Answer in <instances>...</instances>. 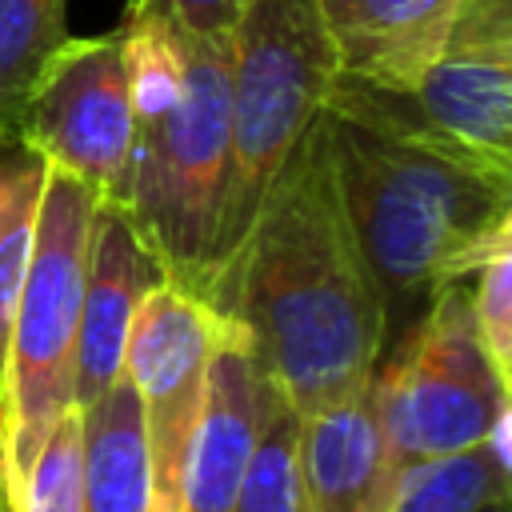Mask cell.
I'll use <instances>...</instances> for the list:
<instances>
[{"mask_svg": "<svg viewBox=\"0 0 512 512\" xmlns=\"http://www.w3.org/2000/svg\"><path fill=\"white\" fill-rule=\"evenodd\" d=\"M84 512H148V452L140 400L120 376L96 404L80 408Z\"/></svg>", "mask_w": 512, "mask_h": 512, "instance_id": "5bb4252c", "label": "cell"}, {"mask_svg": "<svg viewBox=\"0 0 512 512\" xmlns=\"http://www.w3.org/2000/svg\"><path fill=\"white\" fill-rule=\"evenodd\" d=\"M12 512H84V428L80 408H64L40 444Z\"/></svg>", "mask_w": 512, "mask_h": 512, "instance_id": "d6986e66", "label": "cell"}, {"mask_svg": "<svg viewBox=\"0 0 512 512\" xmlns=\"http://www.w3.org/2000/svg\"><path fill=\"white\" fill-rule=\"evenodd\" d=\"M508 472L488 444L412 464L396 476L392 500L384 512H484L496 500H508Z\"/></svg>", "mask_w": 512, "mask_h": 512, "instance_id": "2e32d148", "label": "cell"}, {"mask_svg": "<svg viewBox=\"0 0 512 512\" xmlns=\"http://www.w3.org/2000/svg\"><path fill=\"white\" fill-rule=\"evenodd\" d=\"M184 36V32H180ZM228 36H184L176 104L140 128L128 224L180 292L208 304L228 164Z\"/></svg>", "mask_w": 512, "mask_h": 512, "instance_id": "5b68a950", "label": "cell"}, {"mask_svg": "<svg viewBox=\"0 0 512 512\" xmlns=\"http://www.w3.org/2000/svg\"><path fill=\"white\" fill-rule=\"evenodd\" d=\"M368 396L392 476L484 444L496 416L512 408V392L480 348L468 280L444 284L424 316L380 356Z\"/></svg>", "mask_w": 512, "mask_h": 512, "instance_id": "8992f818", "label": "cell"}, {"mask_svg": "<svg viewBox=\"0 0 512 512\" xmlns=\"http://www.w3.org/2000/svg\"><path fill=\"white\" fill-rule=\"evenodd\" d=\"M120 64L136 124L164 116L184 84V36L164 20H120L116 28Z\"/></svg>", "mask_w": 512, "mask_h": 512, "instance_id": "ac0fdd59", "label": "cell"}, {"mask_svg": "<svg viewBox=\"0 0 512 512\" xmlns=\"http://www.w3.org/2000/svg\"><path fill=\"white\" fill-rule=\"evenodd\" d=\"M160 280L156 264L140 248L132 224L116 208H100L92 216L88 264H84V296L76 324V376L72 404H96L124 376V344L132 316L144 292Z\"/></svg>", "mask_w": 512, "mask_h": 512, "instance_id": "8fae6325", "label": "cell"}, {"mask_svg": "<svg viewBox=\"0 0 512 512\" xmlns=\"http://www.w3.org/2000/svg\"><path fill=\"white\" fill-rule=\"evenodd\" d=\"M468 304L496 380L512 392V244L496 248L468 276Z\"/></svg>", "mask_w": 512, "mask_h": 512, "instance_id": "44dd1931", "label": "cell"}, {"mask_svg": "<svg viewBox=\"0 0 512 512\" xmlns=\"http://www.w3.org/2000/svg\"><path fill=\"white\" fill-rule=\"evenodd\" d=\"M256 0H124V20H164L184 36H228Z\"/></svg>", "mask_w": 512, "mask_h": 512, "instance_id": "7402d4cb", "label": "cell"}, {"mask_svg": "<svg viewBox=\"0 0 512 512\" xmlns=\"http://www.w3.org/2000/svg\"><path fill=\"white\" fill-rule=\"evenodd\" d=\"M68 36V0H0V144L20 140L28 92Z\"/></svg>", "mask_w": 512, "mask_h": 512, "instance_id": "9a60e30c", "label": "cell"}, {"mask_svg": "<svg viewBox=\"0 0 512 512\" xmlns=\"http://www.w3.org/2000/svg\"><path fill=\"white\" fill-rule=\"evenodd\" d=\"M368 92L440 148L512 172V0H460L444 48L412 88Z\"/></svg>", "mask_w": 512, "mask_h": 512, "instance_id": "ba28073f", "label": "cell"}, {"mask_svg": "<svg viewBox=\"0 0 512 512\" xmlns=\"http://www.w3.org/2000/svg\"><path fill=\"white\" fill-rule=\"evenodd\" d=\"M92 216V192L44 164L32 252L0 360V512H12L28 464L72 408Z\"/></svg>", "mask_w": 512, "mask_h": 512, "instance_id": "277c9868", "label": "cell"}, {"mask_svg": "<svg viewBox=\"0 0 512 512\" xmlns=\"http://www.w3.org/2000/svg\"><path fill=\"white\" fill-rule=\"evenodd\" d=\"M16 164H20V160H16ZM16 164H12V168H4V164H0V216L8 212L12 192H16Z\"/></svg>", "mask_w": 512, "mask_h": 512, "instance_id": "603a6c76", "label": "cell"}, {"mask_svg": "<svg viewBox=\"0 0 512 512\" xmlns=\"http://www.w3.org/2000/svg\"><path fill=\"white\" fill-rule=\"evenodd\" d=\"M224 316L244 328L252 360L296 416L364 392L384 356L380 304L336 188L320 116L252 224Z\"/></svg>", "mask_w": 512, "mask_h": 512, "instance_id": "6da1fadb", "label": "cell"}, {"mask_svg": "<svg viewBox=\"0 0 512 512\" xmlns=\"http://www.w3.org/2000/svg\"><path fill=\"white\" fill-rule=\"evenodd\" d=\"M320 120L388 352L444 284L468 280L496 248L512 244V172L412 132L340 72Z\"/></svg>", "mask_w": 512, "mask_h": 512, "instance_id": "7a4b0ae2", "label": "cell"}, {"mask_svg": "<svg viewBox=\"0 0 512 512\" xmlns=\"http://www.w3.org/2000/svg\"><path fill=\"white\" fill-rule=\"evenodd\" d=\"M232 512H308L300 484V416L280 392H272Z\"/></svg>", "mask_w": 512, "mask_h": 512, "instance_id": "e0dca14e", "label": "cell"}, {"mask_svg": "<svg viewBox=\"0 0 512 512\" xmlns=\"http://www.w3.org/2000/svg\"><path fill=\"white\" fill-rule=\"evenodd\" d=\"M272 380L252 360L248 336L236 320L220 316L208 376H204V408L188 448L180 512H232L244 464L264 428V412L272 404Z\"/></svg>", "mask_w": 512, "mask_h": 512, "instance_id": "30bf717a", "label": "cell"}, {"mask_svg": "<svg viewBox=\"0 0 512 512\" xmlns=\"http://www.w3.org/2000/svg\"><path fill=\"white\" fill-rule=\"evenodd\" d=\"M16 148L84 184L100 208L128 212L140 124L116 32L68 36L56 48L28 92Z\"/></svg>", "mask_w": 512, "mask_h": 512, "instance_id": "52a82bcc", "label": "cell"}, {"mask_svg": "<svg viewBox=\"0 0 512 512\" xmlns=\"http://www.w3.org/2000/svg\"><path fill=\"white\" fill-rule=\"evenodd\" d=\"M216 328L220 316L164 276L144 292L132 316L124 380L140 400L148 512H180V484L204 408V376Z\"/></svg>", "mask_w": 512, "mask_h": 512, "instance_id": "9c48e42d", "label": "cell"}, {"mask_svg": "<svg viewBox=\"0 0 512 512\" xmlns=\"http://www.w3.org/2000/svg\"><path fill=\"white\" fill-rule=\"evenodd\" d=\"M484 512H508V500H496V504H488Z\"/></svg>", "mask_w": 512, "mask_h": 512, "instance_id": "cb8c5ba5", "label": "cell"}, {"mask_svg": "<svg viewBox=\"0 0 512 512\" xmlns=\"http://www.w3.org/2000/svg\"><path fill=\"white\" fill-rule=\"evenodd\" d=\"M228 164L208 308L224 316L252 224L340 72L316 0H256L228 32Z\"/></svg>", "mask_w": 512, "mask_h": 512, "instance_id": "3957f363", "label": "cell"}, {"mask_svg": "<svg viewBox=\"0 0 512 512\" xmlns=\"http://www.w3.org/2000/svg\"><path fill=\"white\" fill-rule=\"evenodd\" d=\"M40 176H44V164L24 152L20 164H16V192H12V204H8V212L0 216V360H4L8 328H12V312H16V300H20L28 252H32L36 204H40Z\"/></svg>", "mask_w": 512, "mask_h": 512, "instance_id": "ffe728a7", "label": "cell"}, {"mask_svg": "<svg viewBox=\"0 0 512 512\" xmlns=\"http://www.w3.org/2000/svg\"><path fill=\"white\" fill-rule=\"evenodd\" d=\"M300 484L308 512H384L396 488L368 388L300 416Z\"/></svg>", "mask_w": 512, "mask_h": 512, "instance_id": "4fadbf2b", "label": "cell"}, {"mask_svg": "<svg viewBox=\"0 0 512 512\" xmlns=\"http://www.w3.org/2000/svg\"><path fill=\"white\" fill-rule=\"evenodd\" d=\"M340 76L404 92L444 48L460 0H316Z\"/></svg>", "mask_w": 512, "mask_h": 512, "instance_id": "7c38bea8", "label": "cell"}]
</instances>
